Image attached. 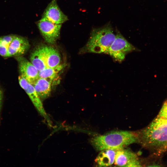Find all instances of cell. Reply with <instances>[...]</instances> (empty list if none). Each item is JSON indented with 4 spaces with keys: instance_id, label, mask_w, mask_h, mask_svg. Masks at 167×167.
<instances>
[{
    "instance_id": "6da1fadb",
    "label": "cell",
    "mask_w": 167,
    "mask_h": 167,
    "mask_svg": "<svg viewBox=\"0 0 167 167\" xmlns=\"http://www.w3.org/2000/svg\"><path fill=\"white\" fill-rule=\"evenodd\" d=\"M141 139L144 146L158 154L167 151V119L157 116L143 130Z\"/></svg>"
},
{
    "instance_id": "7a4b0ae2",
    "label": "cell",
    "mask_w": 167,
    "mask_h": 167,
    "mask_svg": "<svg viewBox=\"0 0 167 167\" xmlns=\"http://www.w3.org/2000/svg\"><path fill=\"white\" fill-rule=\"evenodd\" d=\"M138 139L136 135L131 132L115 131L95 137L92 139L91 143L97 151L117 150L136 142Z\"/></svg>"
},
{
    "instance_id": "3957f363",
    "label": "cell",
    "mask_w": 167,
    "mask_h": 167,
    "mask_svg": "<svg viewBox=\"0 0 167 167\" xmlns=\"http://www.w3.org/2000/svg\"><path fill=\"white\" fill-rule=\"evenodd\" d=\"M116 35L108 27L93 31L84 48L86 52L107 54L115 38Z\"/></svg>"
},
{
    "instance_id": "277c9868",
    "label": "cell",
    "mask_w": 167,
    "mask_h": 167,
    "mask_svg": "<svg viewBox=\"0 0 167 167\" xmlns=\"http://www.w3.org/2000/svg\"><path fill=\"white\" fill-rule=\"evenodd\" d=\"M136 50V49L120 33L116 35L113 41L109 47L107 54L117 61L121 62L128 53Z\"/></svg>"
},
{
    "instance_id": "5b68a950",
    "label": "cell",
    "mask_w": 167,
    "mask_h": 167,
    "mask_svg": "<svg viewBox=\"0 0 167 167\" xmlns=\"http://www.w3.org/2000/svg\"><path fill=\"white\" fill-rule=\"evenodd\" d=\"M19 81L21 88L25 91L33 105L40 114L46 120L50 126L52 125L51 120L45 112L41 99L32 84L21 75L19 77Z\"/></svg>"
},
{
    "instance_id": "8992f818",
    "label": "cell",
    "mask_w": 167,
    "mask_h": 167,
    "mask_svg": "<svg viewBox=\"0 0 167 167\" xmlns=\"http://www.w3.org/2000/svg\"><path fill=\"white\" fill-rule=\"evenodd\" d=\"M37 25L45 41L49 43L54 44L59 37L62 24H55L42 18Z\"/></svg>"
},
{
    "instance_id": "52a82bcc",
    "label": "cell",
    "mask_w": 167,
    "mask_h": 167,
    "mask_svg": "<svg viewBox=\"0 0 167 167\" xmlns=\"http://www.w3.org/2000/svg\"><path fill=\"white\" fill-rule=\"evenodd\" d=\"M114 163L119 166H141L136 155L131 150L124 148L117 150Z\"/></svg>"
},
{
    "instance_id": "ba28073f",
    "label": "cell",
    "mask_w": 167,
    "mask_h": 167,
    "mask_svg": "<svg viewBox=\"0 0 167 167\" xmlns=\"http://www.w3.org/2000/svg\"><path fill=\"white\" fill-rule=\"evenodd\" d=\"M17 58L21 75L33 85L39 78V71L31 62L24 58L19 56Z\"/></svg>"
},
{
    "instance_id": "9c48e42d",
    "label": "cell",
    "mask_w": 167,
    "mask_h": 167,
    "mask_svg": "<svg viewBox=\"0 0 167 167\" xmlns=\"http://www.w3.org/2000/svg\"><path fill=\"white\" fill-rule=\"evenodd\" d=\"M42 18L56 24H62L68 20L67 16L59 7L56 0H52L49 3Z\"/></svg>"
},
{
    "instance_id": "30bf717a",
    "label": "cell",
    "mask_w": 167,
    "mask_h": 167,
    "mask_svg": "<svg viewBox=\"0 0 167 167\" xmlns=\"http://www.w3.org/2000/svg\"><path fill=\"white\" fill-rule=\"evenodd\" d=\"M29 46L26 38L15 35L8 47V57L20 56L28 50Z\"/></svg>"
},
{
    "instance_id": "8fae6325",
    "label": "cell",
    "mask_w": 167,
    "mask_h": 167,
    "mask_svg": "<svg viewBox=\"0 0 167 167\" xmlns=\"http://www.w3.org/2000/svg\"><path fill=\"white\" fill-rule=\"evenodd\" d=\"M53 79L39 78L33 85L41 99H44L50 95Z\"/></svg>"
},
{
    "instance_id": "7c38bea8",
    "label": "cell",
    "mask_w": 167,
    "mask_h": 167,
    "mask_svg": "<svg viewBox=\"0 0 167 167\" xmlns=\"http://www.w3.org/2000/svg\"><path fill=\"white\" fill-rule=\"evenodd\" d=\"M45 46H39L32 53L31 62L39 71L47 67L45 62Z\"/></svg>"
},
{
    "instance_id": "4fadbf2b",
    "label": "cell",
    "mask_w": 167,
    "mask_h": 167,
    "mask_svg": "<svg viewBox=\"0 0 167 167\" xmlns=\"http://www.w3.org/2000/svg\"><path fill=\"white\" fill-rule=\"evenodd\" d=\"M116 152V150L113 149L101 151L95 160L98 166L107 167L113 164L114 162Z\"/></svg>"
},
{
    "instance_id": "5bb4252c",
    "label": "cell",
    "mask_w": 167,
    "mask_h": 167,
    "mask_svg": "<svg viewBox=\"0 0 167 167\" xmlns=\"http://www.w3.org/2000/svg\"><path fill=\"white\" fill-rule=\"evenodd\" d=\"M45 48L47 67H54L59 65L61 57L58 50L51 46H45Z\"/></svg>"
},
{
    "instance_id": "9a60e30c",
    "label": "cell",
    "mask_w": 167,
    "mask_h": 167,
    "mask_svg": "<svg viewBox=\"0 0 167 167\" xmlns=\"http://www.w3.org/2000/svg\"><path fill=\"white\" fill-rule=\"evenodd\" d=\"M64 64H60L54 67H46L39 72V77L54 80L59 72L66 66Z\"/></svg>"
},
{
    "instance_id": "2e32d148",
    "label": "cell",
    "mask_w": 167,
    "mask_h": 167,
    "mask_svg": "<svg viewBox=\"0 0 167 167\" xmlns=\"http://www.w3.org/2000/svg\"><path fill=\"white\" fill-rule=\"evenodd\" d=\"M9 46L0 39V55L3 57H8Z\"/></svg>"
},
{
    "instance_id": "e0dca14e",
    "label": "cell",
    "mask_w": 167,
    "mask_h": 167,
    "mask_svg": "<svg viewBox=\"0 0 167 167\" xmlns=\"http://www.w3.org/2000/svg\"><path fill=\"white\" fill-rule=\"evenodd\" d=\"M157 116L167 119V100L164 102Z\"/></svg>"
},
{
    "instance_id": "ac0fdd59",
    "label": "cell",
    "mask_w": 167,
    "mask_h": 167,
    "mask_svg": "<svg viewBox=\"0 0 167 167\" xmlns=\"http://www.w3.org/2000/svg\"><path fill=\"white\" fill-rule=\"evenodd\" d=\"M2 92L1 90L0 89V109L2 101Z\"/></svg>"
}]
</instances>
